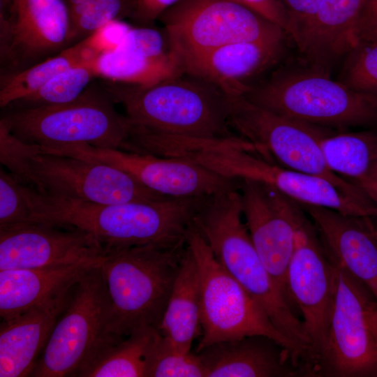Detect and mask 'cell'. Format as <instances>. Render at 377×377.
Masks as SVG:
<instances>
[{"instance_id":"cell-11","label":"cell","mask_w":377,"mask_h":377,"mask_svg":"<svg viewBox=\"0 0 377 377\" xmlns=\"http://www.w3.org/2000/svg\"><path fill=\"white\" fill-rule=\"evenodd\" d=\"M109 313V298L99 263L76 283L31 376H75L104 343L119 337L108 332Z\"/></svg>"},{"instance_id":"cell-24","label":"cell","mask_w":377,"mask_h":377,"mask_svg":"<svg viewBox=\"0 0 377 377\" xmlns=\"http://www.w3.org/2000/svg\"><path fill=\"white\" fill-rule=\"evenodd\" d=\"M260 180L300 205L323 207L348 215L377 216L376 203L350 196L320 176L267 163L262 170Z\"/></svg>"},{"instance_id":"cell-47","label":"cell","mask_w":377,"mask_h":377,"mask_svg":"<svg viewBox=\"0 0 377 377\" xmlns=\"http://www.w3.org/2000/svg\"><path fill=\"white\" fill-rule=\"evenodd\" d=\"M376 235H377V230H376Z\"/></svg>"},{"instance_id":"cell-3","label":"cell","mask_w":377,"mask_h":377,"mask_svg":"<svg viewBox=\"0 0 377 377\" xmlns=\"http://www.w3.org/2000/svg\"><path fill=\"white\" fill-rule=\"evenodd\" d=\"M238 190L207 198L193 221L222 267L261 305L274 327L292 344L297 362L307 356L309 340L290 298L261 260L245 223Z\"/></svg>"},{"instance_id":"cell-4","label":"cell","mask_w":377,"mask_h":377,"mask_svg":"<svg viewBox=\"0 0 377 377\" xmlns=\"http://www.w3.org/2000/svg\"><path fill=\"white\" fill-rule=\"evenodd\" d=\"M172 246H136L111 251L100 263L110 303L108 332L119 337L158 328L185 253Z\"/></svg>"},{"instance_id":"cell-14","label":"cell","mask_w":377,"mask_h":377,"mask_svg":"<svg viewBox=\"0 0 377 377\" xmlns=\"http://www.w3.org/2000/svg\"><path fill=\"white\" fill-rule=\"evenodd\" d=\"M38 191L97 204L151 202L168 198L124 171L101 162L40 153L31 162Z\"/></svg>"},{"instance_id":"cell-15","label":"cell","mask_w":377,"mask_h":377,"mask_svg":"<svg viewBox=\"0 0 377 377\" xmlns=\"http://www.w3.org/2000/svg\"><path fill=\"white\" fill-rule=\"evenodd\" d=\"M238 191L254 246L272 277L288 297L286 271L305 212L298 203L264 182L239 179Z\"/></svg>"},{"instance_id":"cell-33","label":"cell","mask_w":377,"mask_h":377,"mask_svg":"<svg viewBox=\"0 0 377 377\" xmlns=\"http://www.w3.org/2000/svg\"><path fill=\"white\" fill-rule=\"evenodd\" d=\"M137 0H92L84 13L70 29L68 47L90 36L105 24L131 19Z\"/></svg>"},{"instance_id":"cell-29","label":"cell","mask_w":377,"mask_h":377,"mask_svg":"<svg viewBox=\"0 0 377 377\" xmlns=\"http://www.w3.org/2000/svg\"><path fill=\"white\" fill-rule=\"evenodd\" d=\"M97 57L94 50L80 40L59 54L25 70L0 74L1 108L35 92L59 73L85 64Z\"/></svg>"},{"instance_id":"cell-30","label":"cell","mask_w":377,"mask_h":377,"mask_svg":"<svg viewBox=\"0 0 377 377\" xmlns=\"http://www.w3.org/2000/svg\"><path fill=\"white\" fill-rule=\"evenodd\" d=\"M94 77L92 69L87 64L70 68L54 76L35 92L3 109H32L71 102L83 92Z\"/></svg>"},{"instance_id":"cell-42","label":"cell","mask_w":377,"mask_h":377,"mask_svg":"<svg viewBox=\"0 0 377 377\" xmlns=\"http://www.w3.org/2000/svg\"><path fill=\"white\" fill-rule=\"evenodd\" d=\"M92 0H65L67 7L70 29L74 25L78 18L84 13Z\"/></svg>"},{"instance_id":"cell-6","label":"cell","mask_w":377,"mask_h":377,"mask_svg":"<svg viewBox=\"0 0 377 377\" xmlns=\"http://www.w3.org/2000/svg\"><path fill=\"white\" fill-rule=\"evenodd\" d=\"M100 82L90 83L73 101L32 109H2L0 121L10 132L40 147L87 143L122 149L129 123Z\"/></svg>"},{"instance_id":"cell-31","label":"cell","mask_w":377,"mask_h":377,"mask_svg":"<svg viewBox=\"0 0 377 377\" xmlns=\"http://www.w3.org/2000/svg\"><path fill=\"white\" fill-rule=\"evenodd\" d=\"M339 81L377 98V40L360 39L343 59Z\"/></svg>"},{"instance_id":"cell-37","label":"cell","mask_w":377,"mask_h":377,"mask_svg":"<svg viewBox=\"0 0 377 377\" xmlns=\"http://www.w3.org/2000/svg\"><path fill=\"white\" fill-rule=\"evenodd\" d=\"M280 1L289 15L291 26L289 36L297 45L323 0Z\"/></svg>"},{"instance_id":"cell-17","label":"cell","mask_w":377,"mask_h":377,"mask_svg":"<svg viewBox=\"0 0 377 377\" xmlns=\"http://www.w3.org/2000/svg\"><path fill=\"white\" fill-rule=\"evenodd\" d=\"M105 253L89 232L41 222L0 228V271L100 263Z\"/></svg>"},{"instance_id":"cell-12","label":"cell","mask_w":377,"mask_h":377,"mask_svg":"<svg viewBox=\"0 0 377 377\" xmlns=\"http://www.w3.org/2000/svg\"><path fill=\"white\" fill-rule=\"evenodd\" d=\"M337 284V264L305 213L296 233L286 288L293 304L301 313L309 340L304 367L306 377L327 344Z\"/></svg>"},{"instance_id":"cell-40","label":"cell","mask_w":377,"mask_h":377,"mask_svg":"<svg viewBox=\"0 0 377 377\" xmlns=\"http://www.w3.org/2000/svg\"><path fill=\"white\" fill-rule=\"evenodd\" d=\"M180 0H137L135 12L131 18L138 27H151L166 10Z\"/></svg>"},{"instance_id":"cell-18","label":"cell","mask_w":377,"mask_h":377,"mask_svg":"<svg viewBox=\"0 0 377 377\" xmlns=\"http://www.w3.org/2000/svg\"><path fill=\"white\" fill-rule=\"evenodd\" d=\"M300 205V204H299ZM331 257L377 297V235L370 217L300 205Z\"/></svg>"},{"instance_id":"cell-16","label":"cell","mask_w":377,"mask_h":377,"mask_svg":"<svg viewBox=\"0 0 377 377\" xmlns=\"http://www.w3.org/2000/svg\"><path fill=\"white\" fill-rule=\"evenodd\" d=\"M63 0H22L10 18L1 14V74L22 71L69 47Z\"/></svg>"},{"instance_id":"cell-39","label":"cell","mask_w":377,"mask_h":377,"mask_svg":"<svg viewBox=\"0 0 377 377\" xmlns=\"http://www.w3.org/2000/svg\"><path fill=\"white\" fill-rule=\"evenodd\" d=\"M263 16L280 27L289 36V15L280 0H231Z\"/></svg>"},{"instance_id":"cell-22","label":"cell","mask_w":377,"mask_h":377,"mask_svg":"<svg viewBox=\"0 0 377 377\" xmlns=\"http://www.w3.org/2000/svg\"><path fill=\"white\" fill-rule=\"evenodd\" d=\"M364 1H322L296 45L306 65L330 74L358 42L356 25Z\"/></svg>"},{"instance_id":"cell-34","label":"cell","mask_w":377,"mask_h":377,"mask_svg":"<svg viewBox=\"0 0 377 377\" xmlns=\"http://www.w3.org/2000/svg\"><path fill=\"white\" fill-rule=\"evenodd\" d=\"M42 153L38 145L30 144L13 135L0 121V161L5 169L21 184L38 191V185L33 175L32 158Z\"/></svg>"},{"instance_id":"cell-32","label":"cell","mask_w":377,"mask_h":377,"mask_svg":"<svg viewBox=\"0 0 377 377\" xmlns=\"http://www.w3.org/2000/svg\"><path fill=\"white\" fill-rule=\"evenodd\" d=\"M148 377H205V371L196 353L175 347L160 333L152 353Z\"/></svg>"},{"instance_id":"cell-28","label":"cell","mask_w":377,"mask_h":377,"mask_svg":"<svg viewBox=\"0 0 377 377\" xmlns=\"http://www.w3.org/2000/svg\"><path fill=\"white\" fill-rule=\"evenodd\" d=\"M87 64L95 77L143 87L183 73L173 54L146 58L112 50L101 54Z\"/></svg>"},{"instance_id":"cell-9","label":"cell","mask_w":377,"mask_h":377,"mask_svg":"<svg viewBox=\"0 0 377 377\" xmlns=\"http://www.w3.org/2000/svg\"><path fill=\"white\" fill-rule=\"evenodd\" d=\"M335 263L337 284L327 341L309 377H377V297Z\"/></svg>"},{"instance_id":"cell-21","label":"cell","mask_w":377,"mask_h":377,"mask_svg":"<svg viewBox=\"0 0 377 377\" xmlns=\"http://www.w3.org/2000/svg\"><path fill=\"white\" fill-rule=\"evenodd\" d=\"M76 284V283H75ZM75 284L57 297L0 324V376H31Z\"/></svg>"},{"instance_id":"cell-20","label":"cell","mask_w":377,"mask_h":377,"mask_svg":"<svg viewBox=\"0 0 377 377\" xmlns=\"http://www.w3.org/2000/svg\"><path fill=\"white\" fill-rule=\"evenodd\" d=\"M196 353L205 377L303 376L290 350L263 335L220 341Z\"/></svg>"},{"instance_id":"cell-43","label":"cell","mask_w":377,"mask_h":377,"mask_svg":"<svg viewBox=\"0 0 377 377\" xmlns=\"http://www.w3.org/2000/svg\"><path fill=\"white\" fill-rule=\"evenodd\" d=\"M362 189L370 200L377 204V163Z\"/></svg>"},{"instance_id":"cell-10","label":"cell","mask_w":377,"mask_h":377,"mask_svg":"<svg viewBox=\"0 0 377 377\" xmlns=\"http://www.w3.org/2000/svg\"><path fill=\"white\" fill-rule=\"evenodd\" d=\"M158 20L180 68L227 44L287 35L278 25L231 0H180Z\"/></svg>"},{"instance_id":"cell-46","label":"cell","mask_w":377,"mask_h":377,"mask_svg":"<svg viewBox=\"0 0 377 377\" xmlns=\"http://www.w3.org/2000/svg\"><path fill=\"white\" fill-rule=\"evenodd\" d=\"M10 1H11V4H12V3H13V0H10Z\"/></svg>"},{"instance_id":"cell-19","label":"cell","mask_w":377,"mask_h":377,"mask_svg":"<svg viewBox=\"0 0 377 377\" xmlns=\"http://www.w3.org/2000/svg\"><path fill=\"white\" fill-rule=\"evenodd\" d=\"M284 38L227 44L185 61L181 69L214 84L231 98L243 96L252 79L279 61Z\"/></svg>"},{"instance_id":"cell-25","label":"cell","mask_w":377,"mask_h":377,"mask_svg":"<svg viewBox=\"0 0 377 377\" xmlns=\"http://www.w3.org/2000/svg\"><path fill=\"white\" fill-rule=\"evenodd\" d=\"M200 309L198 267L186 244L179 272L158 328L159 332L175 347L191 351L193 341L202 335Z\"/></svg>"},{"instance_id":"cell-45","label":"cell","mask_w":377,"mask_h":377,"mask_svg":"<svg viewBox=\"0 0 377 377\" xmlns=\"http://www.w3.org/2000/svg\"><path fill=\"white\" fill-rule=\"evenodd\" d=\"M22 0H13L12 4H11V12L13 13L15 11V10L16 9L18 3L21 1Z\"/></svg>"},{"instance_id":"cell-8","label":"cell","mask_w":377,"mask_h":377,"mask_svg":"<svg viewBox=\"0 0 377 377\" xmlns=\"http://www.w3.org/2000/svg\"><path fill=\"white\" fill-rule=\"evenodd\" d=\"M230 124L239 136L255 145L266 160H274L275 164L286 169L322 177L350 196L370 200L362 189L328 168L320 142L335 130L277 114L243 96L231 98Z\"/></svg>"},{"instance_id":"cell-1","label":"cell","mask_w":377,"mask_h":377,"mask_svg":"<svg viewBox=\"0 0 377 377\" xmlns=\"http://www.w3.org/2000/svg\"><path fill=\"white\" fill-rule=\"evenodd\" d=\"M30 222L77 228L91 234L105 253L125 248L186 243L193 218L208 197L97 204L54 196L24 186Z\"/></svg>"},{"instance_id":"cell-23","label":"cell","mask_w":377,"mask_h":377,"mask_svg":"<svg viewBox=\"0 0 377 377\" xmlns=\"http://www.w3.org/2000/svg\"><path fill=\"white\" fill-rule=\"evenodd\" d=\"M98 264L77 263L1 270V320L14 318L57 297L71 288L85 272Z\"/></svg>"},{"instance_id":"cell-41","label":"cell","mask_w":377,"mask_h":377,"mask_svg":"<svg viewBox=\"0 0 377 377\" xmlns=\"http://www.w3.org/2000/svg\"><path fill=\"white\" fill-rule=\"evenodd\" d=\"M377 27V0H365L360 13L356 34L359 39Z\"/></svg>"},{"instance_id":"cell-5","label":"cell","mask_w":377,"mask_h":377,"mask_svg":"<svg viewBox=\"0 0 377 377\" xmlns=\"http://www.w3.org/2000/svg\"><path fill=\"white\" fill-rule=\"evenodd\" d=\"M277 114L335 131L377 128V98L357 92L306 64L283 67L243 95Z\"/></svg>"},{"instance_id":"cell-35","label":"cell","mask_w":377,"mask_h":377,"mask_svg":"<svg viewBox=\"0 0 377 377\" xmlns=\"http://www.w3.org/2000/svg\"><path fill=\"white\" fill-rule=\"evenodd\" d=\"M31 207L21 184L6 169L0 168V228L30 222Z\"/></svg>"},{"instance_id":"cell-36","label":"cell","mask_w":377,"mask_h":377,"mask_svg":"<svg viewBox=\"0 0 377 377\" xmlns=\"http://www.w3.org/2000/svg\"><path fill=\"white\" fill-rule=\"evenodd\" d=\"M114 50L146 58H160L172 54L163 30L152 27H131Z\"/></svg>"},{"instance_id":"cell-2","label":"cell","mask_w":377,"mask_h":377,"mask_svg":"<svg viewBox=\"0 0 377 377\" xmlns=\"http://www.w3.org/2000/svg\"><path fill=\"white\" fill-rule=\"evenodd\" d=\"M100 82L123 107L129 128L210 140L241 137L230 124L232 98L202 78L183 73L146 87Z\"/></svg>"},{"instance_id":"cell-26","label":"cell","mask_w":377,"mask_h":377,"mask_svg":"<svg viewBox=\"0 0 377 377\" xmlns=\"http://www.w3.org/2000/svg\"><path fill=\"white\" fill-rule=\"evenodd\" d=\"M157 328L137 330L104 343L75 377H148Z\"/></svg>"},{"instance_id":"cell-13","label":"cell","mask_w":377,"mask_h":377,"mask_svg":"<svg viewBox=\"0 0 377 377\" xmlns=\"http://www.w3.org/2000/svg\"><path fill=\"white\" fill-rule=\"evenodd\" d=\"M45 152L112 165L148 188L168 197H209L239 187V179L223 176L181 157L99 148L87 143L51 147Z\"/></svg>"},{"instance_id":"cell-44","label":"cell","mask_w":377,"mask_h":377,"mask_svg":"<svg viewBox=\"0 0 377 377\" xmlns=\"http://www.w3.org/2000/svg\"><path fill=\"white\" fill-rule=\"evenodd\" d=\"M360 39H369L377 40V27L362 36Z\"/></svg>"},{"instance_id":"cell-27","label":"cell","mask_w":377,"mask_h":377,"mask_svg":"<svg viewBox=\"0 0 377 377\" xmlns=\"http://www.w3.org/2000/svg\"><path fill=\"white\" fill-rule=\"evenodd\" d=\"M320 147L328 168L362 189L377 163V128L332 131L322 138Z\"/></svg>"},{"instance_id":"cell-7","label":"cell","mask_w":377,"mask_h":377,"mask_svg":"<svg viewBox=\"0 0 377 377\" xmlns=\"http://www.w3.org/2000/svg\"><path fill=\"white\" fill-rule=\"evenodd\" d=\"M186 244L197 262L200 282L202 336L195 352L223 341L263 335L292 353L288 339L274 327L261 305L218 262L192 223Z\"/></svg>"},{"instance_id":"cell-38","label":"cell","mask_w":377,"mask_h":377,"mask_svg":"<svg viewBox=\"0 0 377 377\" xmlns=\"http://www.w3.org/2000/svg\"><path fill=\"white\" fill-rule=\"evenodd\" d=\"M130 28L122 21H112L82 40L89 47L101 55L104 52L114 50Z\"/></svg>"}]
</instances>
